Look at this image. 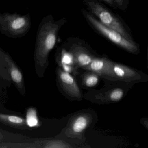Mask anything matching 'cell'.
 <instances>
[{
	"instance_id": "obj_3",
	"label": "cell",
	"mask_w": 148,
	"mask_h": 148,
	"mask_svg": "<svg viewBox=\"0 0 148 148\" xmlns=\"http://www.w3.org/2000/svg\"><path fill=\"white\" fill-rule=\"evenodd\" d=\"M83 14L94 30L111 42L130 53L137 54L139 52V46L134 40H130L117 31L106 26L90 12L83 10Z\"/></svg>"
},
{
	"instance_id": "obj_12",
	"label": "cell",
	"mask_w": 148,
	"mask_h": 148,
	"mask_svg": "<svg viewBox=\"0 0 148 148\" xmlns=\"http://www.w3.org/2000/svg\"><path fill=\"white\" fill-rule=\"evenodd\" d=\"M89 124V119L84 116H79L76 118L73 123L72 130L76 134L83 132L87 128Z\"/></svg>"
},
{
	"instance_id": "obj_15",
	"label": "cell",
	"mask_w": 148,
	"mask_h": 148,
	"mask_svg": "<svg viewBox=\"0 0 148 148\" xmlns=\"http://www.w3.org/2000/svg\"><path fill=\"white\" fill-rule=\"evenodd\" d=\"M110 99L113 102H118L123 96V91L121 89L117 88L113 90L110 94Z\"/></svg>"
},
{
	"instance_id": "obj_9",
	"label": "cell",
	"mask_w": 148,
	"mask_h": 148,
	"mask_svg": "<svg viewBox=\"0 0 148 148\" xmlns=\"http://www.w3.org/2000/svg\"><path fill=\"white\" fill-rule=\"evenodd\" d=\"M4 59L8 65V70L12 80L18 88L21 93H25L24 79L21 71L17 67L10 56L6 54L4 55Z\"/></svg>"
},
{
	"instance_id": "obj_16",
	"label": "cell",
	"mask_w": 148,
	"mask_h": 148,
	"mask_svg": "<svg viewBox=\"0 0 148 148\" xmlns=\"http://www.w3.org/2000/svg\"><path fill=\"white\" fill-rule=\"evenodd\" d=\"M69 146L65 143L59 141H50L47 142L43 146L44 148H66Z\"/></svg>"
},
{
	"instance_id": "obj_14",
	"label": "cell",
	"mask_w": 148,
	"mask_h": 148,
	"mask_svg": "<svg viewBox=\"0 0 148 148\" xmlns=\"http://www.w3.org/2000/svg\"><path fill=\"white\" fill-rule=\"evenodd\" d=\"M99 80V78L97 74L91 73L88 74L85 77L84 82L85 84L88 87H92L97 84Z\"/></svg>"
},
{
	"instance_id": "obj_2",
	"label": "cell",
	"mask_w": 148,
	"mask_h": 148,
	"mask_svg": "<svg viewBox=\"0 0 148 148\" xmlns=\"http://www.w3.org/2000/svg\"><path fill=\"white\" fill-rule=\"evenodd\" d=\"M84 3L90 12L103 25L117 31L126 38L134 40L130 28L118 15L95 0H84Z\"/></svg>"
},
{
	"instance_id": "obj_17",
	"label": "cell",
	"mask_w": 148,
	"mask_h": 148,
	"mask_svg": "<svg viewBox=\"0 0 148 148\" xmlns=\"http://www.w3.org/2000/svg\"><path fill=\"white\" fill-rule=\"evenodd\" d=\"M116 8L122 11H125L128 8L130 1L129 0H114Z\"/></svg>"
},
{
	"instance_id": "obj_18",
	"label": "cell",
	"mask_w": 148,
	"mask_h": 148,
	"mask_svg": "<svg viewBox=\"0 0 148 148\" xmlns=\"http://www.w3.org/2000/svg\"><path fill=\"white\" fill-rule=\"evenodd\" d=\"M101 1H103L104 2L106 3L108 5L111 7L113 8H116L115 3H114V0H101Z\"/></svg>"
},
{
	"instance_id": "obj_8",
	"label": "cell",
	"mask_w": 148,
	"mask_h": 148,
	"mask_svg": "<svg viewBox=\"0 0 148 148\" xmlns=\"http://www.w3.org/2000/svg\"><path fill=\"white\" fill-rule=\"evenodd\" d=\"M112 61L105 58H94L86 69L102 76L112 78L111 70Z\"/></svg>"
},
{
	"instance_id": "obj_11",
	"label": "cell",
	"mask_w": 148,
	"mask_h": 148,
	"mask_svg": "<svg viewBox=\"0 0 148 148\" xmlns=\"http://www.w3.org/2000/svg\"><path fill=\"white\" fill-rule=\"evenodd\" d=\"M60 51V62L61 66H69L73 67L75 62L73 55L71 53L67 50L64 44L59 49Z\"/></svg>"
},
{
	"instance_id": "obj_5",
	"label": "cell",
	"mask_w": 148,
	"mask_h": 148,
	"mask_svg": "<svg viewBox=\"0 0 148 148\" xmlns=\"http://www.w3.org/2000/svg\"><path fill=\"white\" fill-rule=\"evenodd\" d=\"M66 40L68 50L73 55L75 64L78 66L85 68L96 58L89 45L83 40L74 38Z\"/></svg>"
},
{
	"instance_id": "obj_1",
	"label": "cell",
	"mask_w": 148,
	"mask_h": 148,
	"mask_svg": "<svg viewBox=\"0 0 148 148\" xmlns=\"http://www.w3.org/2000/svg\"><path fill=\"white\" fill-rule=\"evenodd\" d=\"M66 22L65 18L55 21L51 14L43 18L38 28L35 42L34 58L37 66L43 67L46 65L49 53L56 45L59 32Z\"/></svg>"
},
{
	"instance_id": "obj_6",
	"label": "cell",
	"mask_w": 148,
	"mask_h": 148,
	"mask_svg": "<svg viewBox=\"0 0 148 148\" xmlns=\"http://www.w3.org/2000/svg\"><path fill=\"white\" fill-rule=\"evenodd\" d=\"M58 77L61 85L66 92L73 97H80L81 93L79 88L75 79L69 73L59 70Z\"/></svg>"
},
{
	"instance_id": "obj_4",
	"label": "cell",
	"mask_w": 148,
	"mask_h": 148,
	"mask_svg": "<svg viewBox=\"0 0 148 148\" xmlns=\"http://www.w3.org/2000/svg\"><path fill=\"white\" fill-rule=\"evenodd\" d=\"M31 27L29 14L0 13V32L9 38H17L25 36Z\"/></svg>"
},
{
	"instance_id": "obj_7",
	"label": "cell",
	"mask_w": 148,
	"mask_h": 148,
	"mask_svg": "<svg viewBox=\"0 0 148 148\" xmlns=\"http://www.w3.org/2000/svg\"><path fill=\"white\" fill-rule=\"evenodd\" d=\"M111 70L113 79L125 81H135L138 79V73L125 66L112 62Z\"/></svg>"
},
{
	"instance_id": "obj_13",
	"label": "cell",
	"mask_w": 148,
	"mask_h": 148,
	"mask_svg": "<svg viewBox=\"0 0 148 148\" xmlns=\"http://www.w3.org/2000/svg\"><path fill=\"white\" fill-rule=\"evenodd\" d=\"M25 120L27 125L29 127L34 128L39 126V121L37 111L34 108L31 107L27 110Z\"/></svg>"
},
{
	"instance_id": "obj_10",
	"label": "cell",
	"mask_w": 148,
	"mask_h": 148,
	"mask_svg": "<svg viewBox=\"0 0 148 148\" xmlns=\"http://www.w3.org/2000/svg\"><path fill=\"white\" fill-rule=\"evenodd\" d=\"M0 122L13 127H25L27 125L25 119L23 118L2 113H0Z\"/></svg>"
}]
</instances>
